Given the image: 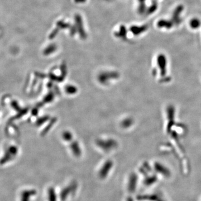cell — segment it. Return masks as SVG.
<instances>
[{
	"mask_svg": "<svg viewBox=\"0 0 201 201\" xmlns=\"http://www.w3.org/2000/svg\"><path fill=\"white\" fill-rule=\"evenodd\" d=\"M184 7L183 5H180L178 6L175 8L174 10L173 15H172V20L174 24H175L177 25L180 24L181 22V19L180 17V15L182 12L183 11Z\"/></svg>",
	"mask_w": 201,
	"mask_h": 201,
	"instance_id": "cell-1",
	"label": "cell"
},
{
	"mask_svg": "<svg viewBox=\"0 0 201 201\" xmlns=\"http://www.w3.org/2000/svg\"><path fill=\"white\" fill-rule=\"evenodd\" d=\"M174 23L172 21L167 20L165 19H161L157 23V26L159 28H166L167 29H170L173 27Z\"/></svg>",
	"mask_w": 201,
	"mask_h": 201,
	"instance_id": "cell-2",
	"label": "cell"
},
{
	"mask_svg": "<svg viewBox=\"0 0 201 201\" xmlns=\"http://www.w3.org/2000/svg\"><path fill=\"white\" fill-rule=\"evenodd\" d=\"M147 26L144 25V26H143L141 27H136V26L133 27L132 28L131 30L132 32L135 34H140L144 32L147 30Z\"/></svg>",
	"mask_w": 201,
	"mask_h": 201,
	"instance_id": "cell-3",
	"label": "cell"
},
{
	"mask_svg": "<svg viewBox=\"0 0 201 201\" xmlns=\"http://www.w3.org/2000/svg\"><path fill=\"white\" fill-rule=\"evenodd\" d=\"M189 25H190L191 28H192V29H198L200 26L201 22H200L199 19H197V18H194V19H192L191 20L190 23H189Z\"/></svg>",
	"mask_w": 201,
	"mask_h": 201,
	"instance_id": "cell-4",
	"label": "cell"
},
{
	"mask_svg": "<svg viewBox=\"0 0 201 201\" xmlns=\"http://www.w3.org/2000/svg\"><path fill=\"white\" fill-rule=\"evenodd\" d=\"M157 8H158L157 2L155 1H153L152 5H151L150 7H149V8L147 9V13L148 14H153L157 10Z\"/></svg>",
	"mask_w": 201,
	"mask_h": 201,
	"instance_id": "cell-5",
	"label": "cell"
}]
</instances>
